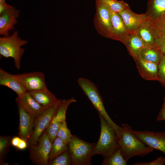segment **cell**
I'll list each match as a JSON object with an SVG mask.
<instances>
[{
    "label": "cell",
    "mask_w": 165,
    "mask_h": 165,
    "mask_svg": "<svg viewBox=\"0 0 165 165\" xmlns=\"http://www.w3.org/2000/svg\"><path fill=\"white\" fill-rule=\"evenodd\" d=\"M120 136L118 139L119 148L127 161L136 156H143L154 151L146 146L132 131L131 127L127 123L122 125Z\"/></svg>",
    "instance_id": "cell-1"
},
{
    "label": "cell",
    "mask_w": 165,
    "mask_h": 165,
    "mask_svg": "<svg viewBox=\"0 0 165 165\" xmlns=\"http://www.w3.org/2000/svg\"><path fill=\"white\" fill-rule=\"evenodd\" d=\"M101 132L98 140L93 149V156L100 155L106 158L119 148L118 139L115 130L101 115L99 114Z\"/></svg>",
    "instance_id": "cell-2"
},
{
    "label": "cell",
    "mask_w": 165,
    "mask_h": 165,
    "mask_svg": "<svg viewBox=\"0 0 165 165\" xmlns=\"http://www.w3.org/2000/svg\"><path fill=\"white\" fill-rule=\"evenodd\" d=\"M79 86L94 107L115 130L117 138L122 127L116 124L111 118L105 108L102 97L97 86L87 79L80 78L78 80Z\"/></svg>",
    "instance_id": "cell-3"
},
{
    "label": "cell",
    "mask_w": 165,
    "mask_h": 165,
    "mask_svg": "<svg viewBox=\"0 0 165 165\" xmlns=\"http://www.w3.org/2000/svg\"><path fill=\"white\" fill-rule=\"evenodd\" d=\"M15 31L11 35L0 38V55L6 58L13 59L15 66L20 68V62L24 50L22 47L28 43L27 40L21 39Z\"/></svg>",
    "instance_id": "cell-4"
},
{
    "label": "cell",
    "mask_w": 165,
    "mask_h": 165,
    "mask_svg": "<svg viewBox=\"0 0 165 165\" xmlns=\"http://www.w3.org/2000/svg\"><path fill=\"white\" fill-rule=\"evenodd\" d=\"M95 143H90L72 135L68 144L73 165H90Z\"/></svg>",
    "instance_id": "cell-5"
},
{
    "label": "cell",
    "mask_w": 165,
    "mask_h": 165,
    "mask_svg": "<svg viewBox=\"0 0 165 165\" xmlns=\"http://www.w3.org/2000/svg\"><path fill=\"white\" fill-rule=\"evenodd\" d=\"M96 12L94 19L97 33L106 38L112 39V28L109 9L98 0H95Z\"/></svg>",
    "instance_id": "cell-6"
},
{
    "label": "cell",
    "mask_w": 165,
    "mask_h": 165,
    "mask_svg": "<svg viewBox=\"0 0 165 165\" xmlns=\"http://www.w3.org/2000/svg\"><path fill=\"white\" fill-rule=\"evenodd\" d=\"M52 144L45 130L36 144L29 145L31 159L34 163L39 165L49 164Z\"/></svg>",
    "instance_id": "cell-7"
},
{
    "label": "cell",
    "mask_w": 165,
    "mask_h": 165,
    "mask_svg": "<svg viewBox=\"0 0 165 165\" xmlns=\"http://www.w3.org/2000/svg\"><path fill=\"white\" fill-rule=\"evenodd\" d=\"M58 99L53 105L46 109L42 114L39 118H35L33 134L28 141L29 145L36 144L43 133L50 123L56 113L61 102Z\"/></svg>",
    "instance_id": "cell-8"
},
{
    "label": "cell",
    "mask_w": 165,
    "mask_h": 165,
    "mask_svg": "<svg viewBox=\"0 0 165 165\" xmlns=\"http://www.w3.org/2000/svg\"><path fill=\"white\" fill-rule=\"evenodd\" d=\"M76 102V100L74 97L61 100L57 110L46 130L52 143L57 137L60 125L66 121V115L68 107L71 104Z\"/></svg>",
    "instance_id": "cell-9"
},
{
    "label": "cell",
    "mask_w": 165,
    "mask_h": 165,
    "mask_svg": "<svg viewBox=\"0 0 165 165\" xmlns=\"http://www.w3.org/2000/svg\"><path fill=\"white\" fill-rule=\"evenodd\" d=\"M132 131L146 146L159 150L165 154V132L133 129Z\"/></svg>",
    "instance_id": "cell-10"
},
{
    "label": "cell",
    "mask_w": 165,
    "mask_h": 165,
    "mask_svg": "<svg viewBox=\"0 0 165 165\" xmlns=\"http://www.w3.org/2000/svg\"><path fill=\"white\" fill-rule=\"evenodd\" d=\"M19 116V135L21 138L28 141L33 132L35 117L17 104Z\"/></svg>",
    "instance_id": "cell-11"
},
{
    "label": "cell",
    "mask_w": 165,
    "mask_h": 165,
    "mask_svg": "<svg viewBox=\"0 0 165 165\" xmlns=\"http://www.w3.org/2000/svg\"><path fill=\"white\" fill-rule=\"evenodd\" d=\"M28 92L37 91L47 88L43 73L35 72L17 74Z\"/></svg>",
    "instance_id": "cell-12"
},
{
    "label": "cell",
    "mask_w": 165,
    "mask_h": 165,
    "mask_svg": "<svg viewBox=\"0 0 165 165\" xmlns=\"http://www.w3.org/2000/svg\"><path fill=\"white\" fill-rule=\"evenodd\" d=\"M118 13L130 33L136 32L141 25L148 19L146 13H136L133 12L130 7Z\"/></svg>",
    "instance_id": "cell-13"
},
{
    "label": "cell",
    "mask_w": 165,
    "mask_h": 165,
    "mask_svg": "<svg viewBox=\"0 0 165 165\" xmlns=\"http://www.w3.org/2000/svg\"><path fill=\"white\" fill-rule=\"evenodd\" d=\"M109 10L112 28V39L119 41L125 45L130 33L119 13Z\"/></svg>",
    "instance_id": "cell-14"
},
{
    "label": "cell",
    "mask_w": 165,
    "mask_h": 165,
    "mask_svg": "<svg viewBox=\"0 0 165 165\" xmlns=\"http://www.w3.org/2000/svg\"><path fill=\"white\" fill-rule=\"evenodd\" d=\"M0 85L9 88L20 97L27 91L17 75L10 74L0 68Z\"/></svg>",
    "instance_id": "cell-15"
},
{
    "label": "cell",
    "mask_w": 165,
    "mask_h": 165,
    "mask_svg": "<svg viewBox=\"0 0 165 165\" xmlns=\"http://www.w3.org/2000/svg\"><path fill=\"white\" fill-rule=\"evenodd\" d=\"M17 104L20 105L25 109L35 118L39 117L46 109L37 102L27 91L16 100Z\"/></svg>",
    "instance_id": "cell-16"
},
{
    "label": "cell",
    "mask_w": 165,
    "mask_h": 165,
    "mask_svg": "<svg viewBox=\"0 0 165 165\" xmlns=\"http://www.w3.org/2000/svg\"><path fill=\"white\" fill-rule=\"evenodd\" d=\"M20 11L14 7L0 14V34L3 36H9V32L14 29Z\"/></svg>",
    "instance_id": "cell-17"
},
{
    "label": "cell",
    "mask_w": 165,
    "mask_h": 165,
    "mask_svg": "<svg viewBox=\"0 0 165 165\" xmlns=\"http://www.w3.org/2000/svg\"><path fill=\"white\" fill-rule=\"evenodd\" d=\"M141 76L147 80L159 81L158 64L145 60L140 57L134 60Z\"/></svg>",
    "instance_id": "cell-18"
},
{
    "label": "cell",
    "mask_w": 165,
    "mask_h": 165,
    "mask_svg": "<svg viewBox=\"0 0 165 165\" xmlns=\"http://www.w3.org/2000/svg\"><path fill=\"white\" fill-rule=\"evenodd\" d=\"M125 45L129 54L134 60L140 56L142 50L148 46L137 34L136 32L130 34Z\"/></svg>",
    "instance_id": "cell-19"
},
{
    "label": "cell",
    "mask_w": 165,
    "mask_h": 165,
    "mask_svg": "<svg viewBox=\"0 0 165 165\" xmlns=\"http://www.w3.org/2000/svg\"><path fill=\"white\" fill-rule=\"evenodd\" d=\"M148 45L155 46L156 36L153 28L152 21L148 19L140 27L136 32Z\"/></svg>",
    "instance_id": "cell-20"
},
{
    "label": "cell",
    "mask_w": 165,
    "mask_h": 165,
    "mask_svg": "<svg viewBox=\"0 0 165 165\" xmlns=\"http://www.w3.org/2000/svg\"><path fill=\"white\" fill-rule=\"evenodd\" d=\"M28 92L37 102L46 109L53 105L58 100L47 88Z\"/></svg>",
    "instance_id": "cell-21"
},
{
    "label": "cell",
    "mask_w": 165,
    "mask_h": 165,
    "mask_svg": "<svg viewBox=\"0 0 165 165\" xmlns=\"http://www.w3.org/2000/svg\"><path fill=\"white\" fill-rule=\"evenodd\" d=\"M145 13L152 21L165 15V0H148Z\"/></svg>",
    "instance_id": "cell-22"
},
{
    "label": "cell",
    "mask_w": 165,
    "mask_h": 165,
    "mask_svg": "<svg viewBox=\"0 0 165 165\" xmlns=\"http://www.w3.org/2000/svg\"><path fill=\"white\" fill-rule=\"evenodd\" d=\"M163 55L156 45L148 46L142 50L139 57L145 61L158 64Z\"/></svg>",
    "instance_id": "cell-23"
},
{
    "label": "cell",
    "mask_w": 165,
    "mask_h": 165,
    "mask_svg": "<svg viewBox=\"0 0 165 165\" xmlns=\"http://www.w3.org/2000/svg\"><path fill=\"white\" fill-rule=\"evenodd\" d=\"M68 149V145L57 137L52 144L49 156V163Z\"/></svg>",
    "instance_id": "cell-24"
},
{
    "label": "cell",
    "mask_w": 165,
    "mask_h": 165,
    "mask_svg": "<svg viewBox=\"0 0 165 165\" xmlns=\"http://www.w3.org/2000/svg\"><path fill=\"white\" fill-rule=\"evenodd\" d=\"M102 165H127V161L124 159L119 148L108 157L104 158Z\"/></svg>",
    "instance_id": "cell-25"
},
{
    "label": "cell",
    "mask_w": 165,
    "mask_h": 165,
    "mask_svg": "<svg viewBox=\"0 0 165 165\" xmlns=\"http://www.w3.org/2000/svg\"><path fill=\"white\" fill-rule=\"evenodd\" d=\"M112 11L119 13L130 7L123 1L117 0H98Z\"/></svg>",
    "instance_id": "cell-26"
},
{
    "label": "cell",
    "mask_w": 165,
    "mask_h": 165,
    "mask_svg": "<svg viewBox=\"0 0 165 165\" xmlns=\"http://www.w3.org/2000/svg\"><path fill=\"white\" fill-rule=\"evenodd\" d=\"M50 165H72V159L68 149L50 162Z\"/></svg>",
    "instance_id": "cell-27"
},
{
    "label": "cell",
    "mask_w": 165,
    "mask_h": 165,
    "mask_svg": "<svg viewBox=\"0 0 165 165\" xmlns=\"http://www.w3.org/2000/svg\"><path fill=\"white\" fill-rule=\"evenodd\" d=\"M72 136L70 130L68 127L65 121L60 125L57 132V137L68 145Z\"/></svg>",
    "instance_id": "cell-28"
},
{
    "label": "cell",
    "mask_w": 165,
    "mask_h": 165,
    "mask_svg": "<svg viewBox=\"0 0 165 165\" xmlns=\"http://www.w3.org/2000/svg\"><path fill=\"white\" fill-rule=\"evenodd\" d=\"M152 21L156 37H165V15Z\"/></svg>",
    "instance_id": "cell-29"
},
{
    "label": "cell",
    "mask_w": 165,
    "mask_h": 165,
    "mask_svg": "<svg viewBox=\"0 0 165 165\" xmlns=\"http://www.w3.org/2000/svg\"><path fill=\"white\" fill-rule=\"evenodd\" d=\"M11 138L9 137L1 136L0 137V162L3 163L2 159L11 144Z\"/></svg>",
    "instance_id": "cell-30"
},
{
    "label": "cell",
    "mask_w": 165,
    "mask_h": 165,
    "mask_svg": "<svg viewBox=\"0 0 165 165\" xmlns=\"http://www.w3.org/2000/svg\"><path fill=\"white\" fill-rule=\"evenodd\" d=\"M159 81L165 86V57L163 55L158 65Z\"/></svg>",
    "instance_id": "cell-31"
},
{
    "label": "cell",
    "mask_w": 165,
    "mask_h": 165,
    "mask_svg": "<svg viewBox=\"0 0 165 165\" xmlns=\"http://www.w3.org/2000/svg\"><path fill=\"white\" fill-rule=\"evenodd\" d=\"M165 164V158L160 156L154 160L147 162H140L134 163V165H164Z\"/></svg>",
    "instance_id": "cell-32"
},
{
    "label": "cell",
    "mask_w": 165,
    "mask_h": 165,
    "mask_svg": "<svg viewBox=\"0 0 165 165\" xmlns=\"http://www.w3.org/2000/svg\"><path fill=\"white\" fill-rule=\"evenodd\" d=\"M155 45L165 57V37H157Z\"/></svg>",
    "instance_id": "cell-33"
},
{
    "label": "cell",
    "mask_w": 165,
    "mask_h": 165,
    "mask_svg": "<svg viewBox=\"0 0 165 165\" xmlns=\"http://www.w3.org/2000/svg\"><path fill=\"white\" fill-rule=\"evenodd\" d=\"M156 119L158 121H165V97L163 99L162 108L157 117Z\"/></svg>",
    "instance_id": "cell-34"
},
{
    "label": "cell",
    "mask_w": 165,
    "mask_h": 165,
    "mask_svg": "<svg viewBox=\"0 0 165 165\" xmlns=\"http://www.w3.org/2000/svg\"><path fill=\"white\" fill-rule=\"evenodd\" d=\"M13 7L7 4L5 1L0 2V14H1L9 9Z\"/></svg>",
    "instance_id": "cell-35"
},
{
    "label": "cell",
    "mask_w": 165,
    "mask_h": 165,
    "mask_svg": "<svg viewBox=\"0 0 165 165\" xmlns=\"http://www.w3.org/2000/svg\"><path fill=\"white\" fill-rule=\"evenodd\" d=\"M28 145L27 141L21 138L16 148L18 150H24L27 148Z\"/></svg>",
    "instance_id": "cell-36"
},
{
    "label": "cell",
    "mask_w": 165,
    "mask_h": 165,
    "mask_svg": "<svg viewBox=\"0 0 165 165\" xmlns=\"http://www.w3.org/2000/svg\"><path fill=\"white\" fill-rule=\"evenodd\" d=\"M21 138L15 136L13 137L11 141V145L13 147L16 148Z\"/></svg>",
    "instance_id": "cell-37"
},
{
    "label": "cell",
    "mask_w": 165,
    "mask_h": 165,
    "mask_svg": "<svg viewBox=\"0 0 165 165\" xmlns=\"http://www.w3.org/2000/svg\"><path fill=\"white\" fill-rule=\"evenodd\" d=\"M5 1V0H0V2Z\"/></svg>",
    "instance_id": "cell-38"
}]
</instances>
